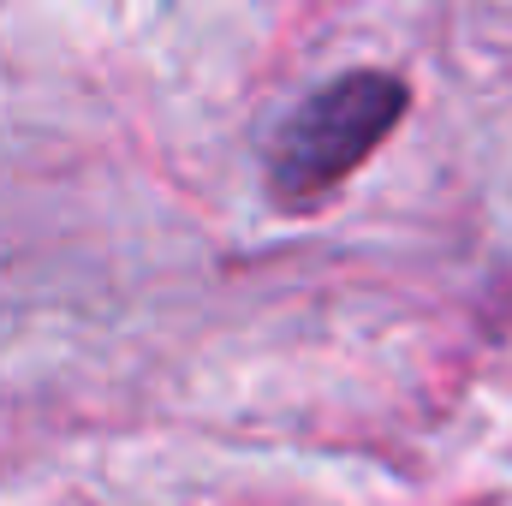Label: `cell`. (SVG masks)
I'll return each instance as SVG.
<instances>
[{
	"label": "cell",
	"instance_id": "obj_1",
	"mask_svg": "<svg viewBox=\"0 0 512 506\" xmlns=\"http://www.w3.org/2000/svg\"><path fill=\"white\" fill-rule=\"evenodd\" d=\"M405 108H411V90L393 72L334 78L304 108H292V120L280 126L268 149V197L292 215L316 209L382 149L387 131L405 120Z\"/></svg>",
	"mask_w": 512,
	"mask_h": 506
}]
</instances>
